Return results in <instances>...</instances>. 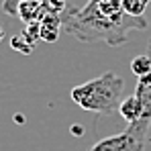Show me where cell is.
<instances>
[{
	"label": "cell",
	"instance_id": "2",
	"mask_svg": "<svg viewBox=\"0 0 151 151\" xmlns=\"http://www.w3.org/2000/svg\"><path fill=\"white\" fill-rule=\"evenodd\" d=\"M123 90H125V80L121 76H116L114 72H104L94 80L74 86L70 98L88 112L112 116L119 112Z\"/></svg>",
	"mask_w": 151,
	"mask_h": 151
},
{
	"label": "cell",
	"instance_id": "16",
	"mask_svg": "<svg viewBox=\"0 0 151 151\" xmlns=\"http://www.w3.org/2000/svg\"><path fill=\"white\" fill-rule=\"evenodd\" d=\"M4 39V29H2V25H0V41Z\"/></svg>",
	"mask_w": 151,
	"mask_h": 151
},
{
	"label": "cell",
	"instance_id": "1",
	"mask_svg": "<svg viewBox=\"0 0 151 151\" xmlns=\"http://www.w3.org/2000/svg\"><path fill=\"white\" fill-rule=\"evenodd\" d=\"M147 29L145 17H131L125 10L110 17L96 6V0H88L82 8L70 6L61 12V31L82 43H106L119 47L129 41L131 31Z\"/></svg>",
	"mask_w": 151,
	"mask_h": 151
},
{
	"label": "cell",
	"instance_id": "7",
	"mask_svg": "<svg viewBox=\"0 0 151 151\" xmlns=\"http://www.w3.org/2000/svg\"><path fill=\"white\" fill-rule=\"evenodd\" d=\"M45 14V6L43 2H27V0H21L19 4V10H17V17L23 21V23H35V21H41Z\"/></svg>",
	"mask_w": 151,
	"mask_h": 151
},
{
	"label": "cell",
	"instance_id": "17",
	"mask_svg": "<svg viewBox=\"0 0 151 151\" xmlns=\"http://www.w3.org/2000/svg\"><path fill=\"white\" fill-rule=\"evenodd\" d=\"M27 2H43V0H27Z\"/></svg>",
	"mask_w": 151,
	"mask_h": 151
},
{
	"label": "cell",
	"instance_id": "10",
	"mask_svg": "<svg viewBox=\"0 0 151 151\" xmlns=\"http://www.w3.org/2000/svg\"><path fill=\"white\" fill-rule=\"evenodd\" d=\"M10 47L14 51H19V53H23V55H31L33 49H35V45L27 41L23 33H19V35H14V37L10 39Z\"/></svg>",
	"mask_w": 151,
	"mask_h": 151
},
{
	"label": "cell",
	"instance_id": "8",
	"mask_svg": "<svg viewBox=\"0 0 151 151\" xmlns=\"http://www.w3.org/2000/svg\"><path fill=\"white\" fill-rule=\"evenodd\" d=\"M131 72L137 76V78H143V76L151 74V53H143V55L133 57V61H131Z\"/></svg>",
	"mask_w": 151,
	"mask_h": 151
},
{
	"label": "cell",
	"instance_id": "15",
	"mask_svg": "<svg viewBox=\"0 0 151 151\" xmlns=\"http://www.w3.org/2000/svg\"><path fill=\"white\" fill-rule=\"evenodd\" d=\"M12 121H14V123H19V125H23V123H25V116H23L21 112H17V114L12 116Z\"/></svg>",
	"mask_w": 151,
	"mask_h": 151
},
{
	"label": "cell",
	"instance_id": "4",
	"mask_svg": "<svg viewBox=\"0 0 151 151\" xmlns=\"http://www.w3.org/2000/svg\"><path fill=\"white\" fill-rule=\"evenodd\" d=\"M39 23H41V41L55 43L59 39V33H61V14L45 10V14Z\"/></svg>",
	"mask_w": 151,
	"mask_h": 151
},
{
	"label": "cell",
	"instance_id": "13",
	"mask_svg": "<svg viewBox=\"0 0 151 151\" xmlns=\"http://www.w3.org/2000/svg\"><path fill=\"white\" fill-rule=\"evenodd\" d=\"M19 4H21V0H2V10L8 17H14L19 10Z\"/></svg>",
	"mask_w": 151,
	"mask_h": 151
},
{
	"label": "cell",
	"instance_id": "6",
	"mask_svg": "<svg viewBox=\"0 0 151 151\" xmlns=\"http://www.w3.org/2000/svg\"><path fill=\"white\" fill-rule=\"evenodd\" d=\"M119 114L123 116L129 123H137L141 121V114H143V106H141V100L133 94V96H127L121 100V106H119Z\"/></svg>",
	"mask_w": 151,
	"mask_h": 151
},
{
	"label": "cell",
	"instance_id": "18",
	"mask_svg": "<svg viewBox=\"0 0 151 151\" xmlns=\"http://www.w3.org/2000/svg\"><path fill=\"white\" fill-rule=\"evenodd\" d=\"M149 49H151V39H149ZM149 53H151V51H149Z\"/></svg>",
	"mask_w": 151,
	"mask_h": 151
},
{
	"label": "cell",
	"instance_id": "9",
	"mask_svg": "<svg viewBox=\"0 0 151 151\" xmlns=\"http://www.w3.org/2000/svg\"><path fill=\"white\" fill-rule=\"evenodd\" d=\"M151 0H121L123 10L131 17H143Z\"/></svg>",
	"mask_w": 151,
	"mask_h": 151
},
{
	"label": "cell",
	"instance_id": "5",
	"mask_svg": "<svg viewBox=\"0 0 151 151\" xmlns=\"http://www.w3.org/2000/svg\"><path fill=\"white\" fill-rule=\"evenodd\" d=\"M135 96L141 100V106H143L141 121L151 123V74L139 78V82L135 86Z\"/></svg>",
	"mask_w": 151,
	"mask_h": 151
},
{
	"label": "cell",
	"instance_id": "11",
	"mask_svg": "<svg viewBox=\"0 0 151 151\" xmlns=\"http://www.w3.org/2000/svg\"><path fill=\"white\" fill-rule=\"evenodd\" d=\"M21 33L25 35V39L29 41V43L37 45V41H41V23H39V21H35V23H27L25 29H23Z\"/></svg>",
	"mask_w": 151,
	"mask_h": 151
},
{
	"label": "cell",
	"instance_id": "14",
	"mask_svg": "<svg viewBox=\"0 0 151 151\" xmlns=\"http://www.w3.org/2000/svg\"><path fill=\"white\" fill-rule=\"evenodd\" d=\"M72 135H74V137H82V135H84V127L82 125H72Z\"/></svg>",
	"mask_w": 151,
	"mask_h": 151
},
{
	"label": "cell",
	"instance_id": "12",
	"mask_svg": "<svg viewBox=\"0 0 151 151\" xmlns=\"http://www.w3.org/2000/svg\"><path fill=\"white\" fill-rule=\"evenodd\" d=\"M43 6H45L47 12L61 14V12L68 8V2H65V0H43Z\"/></svg>",
	"mask_w": 151,
	"mask_h": 151
},
{
	"label": "cell",
	"instance_id": "3",
	"mask_svg": "<svg viewBox=\"0 0 151 151\" xmlns=\"http://www.w3.org/2000/svg\"><path fill=\"white\" fill-rule=\"evenodd\" d=\"M149 131L151 123L147 121L129 123L123 133L96 141L88 151H145L149 143Z\"/></svg>",
	"mask_w": 151,
	"mask_h": 151
}]
</instances>
